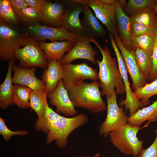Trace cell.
<instances>
[{
    "label": "cell",
    "instance_id": "1",
    "mask_svg": "<svg viewBox=\"0 0 157 157\" xmlns=\"http://www.w3.org/2000/svg\"><path fill=\"white\" fill-rule=\"evenodd\" d=\"M90 40L97 47L102 56L101 61L96 60L99 68L98 80L102 89L101 96H111L115 93L117 95L123 94L126 92L125 87L117 60L112 57L108 47L102 48L96 39L90 38Z\"/></svg>",
    "mask_w": 157,
    "mask_h": 157
},
{
    "label": "cell",
    "instance_id": "2",
    "mask_svg": "<svg viewBox=\"0 0 157 157\" xmlns=\"http://www.w3.org/2000/svg\"><path fill=\"white\" fill-rule=\"evenodd\" d=\"M97 81L88 83L83 81L76 85L65 87L75 107L83 108L94 113L106 110L107 106L103 100Z\"/></svg>",
    "mask_w": 157,
    "mask_h": 157
},
{
    "label": "cell",
    "instance_id": "3",
    "mask_svg": "<svg viewBox=\"0 0 157 157\" xmlns=\"http://www.w3.org/2000/svg\"><path fill=\"white\" fill-rule=\"evenodd\" d=\"M30 36L0 19V58L4 61L16 60L14 53L24 46Z\"/></svg>",
    "mask_w": 157,
    "mask_h": 157
},
{
    "label": "cell",
    "instance_id": "4",
    "mask_svg": "<svg viewBox=\"0 0 157 157\" xmlns=\"http://www.w3.org/2000/svg\"><path fill=\"white\" fill-rule=\"evenodd\" d=\"M141 129L127 124L109 133L110 141L122 153L134 157L143 149L144 140H140L137 136Z\"/></svg>",
    "mask_w": 157,
    "mask_h": 157
},
{
    "label": "cell",
    "instance_id": "5",
    "mask_svg": "<svg viewBox=\"0 0 157 157\" xmlns=\"http://www.w3.org/2000/svg\"><path fill=\"white\" fill-rule=\"evenodd\" d=\"M88 116L83 113L71 117L61 116L51 126L48 133L46 143L55 140L57 146L64 148L67 144V138L74 130L87 124Z\"/></svg>",
    "mask_w": 157,
    "mask_h": 157
},
{
    "label": "cell",
    "instance_id": "6",
    "mask_svg": "<svg viewBox=\"0 0 157 157\" xmlns=\"http://www.w3.org/2000/svg\"><path fill=\"white\" fill-rule=\"evenodd\" d=\"M14 55L21 67H47L48 62L44 52L40 47L39 42L31 36L24 46L15 51Z\"/></svg>",
    "mask_w": 157,
    "mask_h": 157
},
{
    "label": "cell",
    "instance_id": "7",
    "mask_svg": "<svg viewBox=\"0 0 157 157\" xmlns=\"http://www.w3.org/2000/svg\"><path fill=\"white\" fill-rule=\"evenodd\" d=\"M26 24L25 32L39 42L48 40L51 42L69 40L76 43L78 39L77 36L62 27H53L38 23Z\"/></svg>",
    "mask_w": 157,
    "mask_h": 157
},
{
    "label": "cell",
    "instance_id": "8",
    "mask_svg": "<svg viewBox=\"0 0 157 157\" xmlns=\"http://www.w3.org/2000/svg\"><path fill=\"white\" fill-rule=\"evenodd\" d=\"M107 113L104 121L100 125L99 132L100 135L106 137L111 131L118 129L128 124L129 117L119 107L117 101V94L106 96Z\"/></svg>",
    "mask_w": 157,
    "mask_h": 157
},
{
    "label": "cell",
    "instance_id": "9",
    "mask_svg": "<svg viewBox=\"0 0 157 157\" xmlns=\"http://www.w3.org/2000/svg\"><path fill=\"white\" fill-rule=\"evenodd\" d=\"M109 37L112 46L114 50L117 58L118 68L124 83L126 93L125 99L122 100L119 105L124 106L126 109L129 110V116L136 112L140 108H143L141 101L136 97L130 86L129 81L128 72L126 65L115 42L113 36L109 33Z\"/></svg>",
    "mask_w": 157,
    "mask_h": 157
},
{
    "label": "cell",
    "instance_id": "10",
    "mask_svg": "<svg viewBox=\"0 0 157 157\" xmlns=\"http://www.w3.org/2000/svg\"><path fill=\"white\" fill-rule=\"evenodd\" d=\"M64 87L78 84L86 79H98V72L86 62L76 64H62Z\"/></svg>",
    "mask_w": 157,
    "mask_h": 157
},
{
    "label": "cell",
    "instance_id": "11",
    "mask_svg": "<svg viewBox=\"0 0 157 157\" xmlns=\"http://www.w3.org/2000/svg\"><path fill=\"white\" fill-rule=\"evenodd\" d=\"M114 37L118 48L120 50L127 72L132 80V89L135 91L143 87L147 83V80L138 67L135 58L134 49L129 50L125 48L118 35Z\"/></svg>",
    "mask_w": 157,
    "mask_h": 157
},
{
    "label": "cell",
    "instance_id": "12",
    "mask_svg": "<svg viewBox=\"0 0 157 157\" xmlns=\"http://www.w3.org/2000/svg\"><path fill=\"white\" fill-rule=\"evenodd\" d=\"M90 38L86 34L78 36L74 45L64 55L60 62L61 64H68L75 60L84 59L96 64L95 56L98 53L92 47Z\"/></svg>",
    "mask_w": 157,
    "mask_h": 157
},
{
    "label": "cell",
    "instance_id": "13",
    "mask_svg": "<svg viewBox=\"0 0 157 157\" xmlns=\"http://www.w3.org/2000/svg\"><path fill=\"white\" fill-rule=\"evenodd\" d=\"M83 11V5L69 1L61 20L60 27L78 37L86 34L81 24L79 15ZM87 35V34H86Z\"/></svg>",
    "mask_w": 157,
    "mask_h": 157
},
{
    "label": "cell",
    "instance_id": "14",
    "mask_svg": "<svg viewBox=\"0 0 157 157\" xmlns=\"http://www.w3.org/2000/svg\"><path fill=\"white\" fill-rule=\"evenodd\" d=\"M86 4L94 11L96 17L114 37L118 35L115 4L109 5L101 0H86Z\"/></svg>",
    "mask_w": 157,
    "mask_h": 157
},
{
    "label": "cell",
    "instance_id": "15",
    "mask_svg": "<svg viewBox=\"0 0 157 157\" xmlns=\"http://www.w3.org/2000/svg\"><path fill=\"white\" fill-rule=\"evenodd\" d=\"M47 96L51 105L56 107L57 113H61L68 117L76 115L77 112L64 86L62 79L53 91L47 94Z\"/></svg>",
    "mask_w": 157,
    "mask_h": 157
},
{
    "label": "cell",
    "instance_id": "16",
    "mask_svg": "<svg viewBox=\"0 0 157 157\" xmlns=\"http://www.w3.org/2000/svg\"><path fill=\"white\" fill-rule=\"evenodd\" d=\"M35 70L36 67L24 68L14 65L12 69L13 83L25 86L33 90H46L44 83L35 76Z\"/></svg>",
    "mask_w": 157,
    "mask_h": 157
},
{
    "label": "cell",
    "instance_id": "17",
    "mask_svg": "<svg viewBox=\"0 0 157 157\" xmlns=\"http://www.w3.org/2000/svg\"><path fill=\"white\" fill-rule=\"evenodd\" d=\"M115 6L118 35L125 48L132 50L133 48L131 30V20L125 13L119 0H116Z\"/></svg>",
    "mask_w": 157,
    "mask_h": 157
},
{
    "label": "cell",
    "instance_id": "18",
    "mask_svg": "<svg viewBox=\"0 0 157 157\" xmlns=\"http://www.w3.org/2000/svg\"><path fill=\"white\" fill-rule=\"evenodd\" d=\"M88 5H83V16L80 19L86 34L91 38H104L106 31Z\"/></svg>",
    "mask_w": 157,
    "mask_h": 157
},
{
    "label": "cell",
    "instance_id": "19",
    "mask_svg": "<svg viewBox=\"0 0 157 157\" xmlns=\"http://www.w3.org/2000/svg\"><path fill=\"white\" fill-rule=\"evenodd\" d=\"M66 6V4L45 0L41 9L42 22L49 26L60 27Z\"/></svg>",
    "mask_w": 157,
    "mask_h": 157
},
{
    "label": "cell",
    "instance_id": "20",
    "mask_svg": "<svg viewBox=\"0 0 157 157\" xmlns=\"http://www.w3.org/2000/svg\"><path fill=\"white\" fill-rule=\"evenodd\" d=\"M40 48L44 52L48 62L55 60L60 62L65 53L69 51L75 43L69 40H63L47 42H40Z\"/></svg>",
    "mask_w": 157,
    "mask_h": 157
},
{
    "label": "cell",
    "instance_id": "21",
    "mask_svg": "<svg viewBox=\"0 0 157 157\" xmlns=\"http://www.w3.org/2000/svg\"><path fill=\"white\" fill-rule=\"evenodd\" d=\"M63 76L62 64L55 60L48 62L47 67L44 69L42 76V80L46 85L47 94L56 88Z\"/></svg>",
    "mask_w": 157,
    "mask_h": 157
},
{
    "label": "cell",
    "instance_id": "22",
    "mask_svg": "<svg viewBox=\"0 0 157 157\" xmlns=\"http://www.w3.org/2000/svg\"><path fill=\"white\" fill-rule=\"evenodd\" d=\"M147 121L143 127H147L152 122L157 121V99L150 106L139 109L135 113L129 116L128 124L140 126Z\"/></svg>",
    "mask_w": 157,
    "mask_h": 157
},
{
    "label": "cell",
    "instance_id": "23",
    "mask_svg": "<svg viewBox=\"0 0 157 157\" xmlns=\"http://www.w3.org/2000/svg\"><path fill=\"white\" fill-rule=\"evenodd\" d=\"M14 62H8V67L6 76L0 87V107L6 109L12 104V97L13 90L12 76L13 67Z\"/></svg>",
    "mask_w": 157,
    "mask_h": 157
},
{
    "label": "cell",
    "instance_id": "24",
    "mask_svg": "<svg viewBox=\"0 0 157 157\" xmlns=\"http://www.w3.org/2000/svg\"><path fill=\"white\" fill-rule=\"evenodd\" d=\"M129 17L131 22L139 23L154 28L157 23L155 7L142 9L133 13Z\"/></svg>",
    "mask_w": 157,
    "mask_h": 157
},
{
    "label": "cell",
    "instance_id": "25",
    "mask_svg": "<svg viewBox=\"0 0 157 157\" xmlns=\"http://www.w3.org/2000/svg\"><path fill=\"white\" fill-rule=\"evenodd\" d=\"M47 99L46 90H33L31 93L29 107L36 113L38 119L42 118L44 113Z\"/></svg>",
    "mask_w": 157,
    "mask_h": 157
},
{
    "label": "cell",
    "instance_id": "26",
    "mask_svg": "<svg viewBox=\"0 0 157 157\" xmlns=\"http://www.w3.org/2000/svg\"><path fill=\"white\" fill-rule=\"evenodd\" d=\"M32 90L25 86L14 84L12 97L13 104L21 108L27 109L29 107L30 97Z\"/></svg>",
    "mask_w": 157,
    "mask_h": 157
},
{
    "label": "cell",
    "instance_id": "27",
    "mask_svg": "<svg viewBox=\"0 0 157 157\" xmlns=\"http://www.w3.org/2000/svg\"><path fill=\"white\" fill-rule=\"evenodd\" d=\"M61 116L50 107L47 102L43 116L42 118L38 119L36 122V130L47 133L53 124Z\"/></svg>",
    "mask_w": 157,
    "mask_h": 157
},
{
    "label": "cell",
    "instance_id": "28",
    "mask_svg": "<svg viewBox=\"0 0 157 157\" xmlns=\"http://www.w3.org/2000/svg\"><path fill=\"white\" fill-rule=\"evenodd\" d=\"M133 49L135 58L138 67L148 81L153 66L151 56L140 49Z\"/></svg>",
    "mask_w": 157,
    "mask_h": 157
},
{
    "label": "cell",
    "instance_id": "29",
    "mask_svg": "<svg viewBox=\"0 0 157 157\" xmlns=\"http://www.w3.org/2000/svg\"><path fill=\"white\" fill-rule=\"evenodd\" d=\"M134 92L143 107L147 106L150 104L149 98L157 95V78L150 83H147L143 87L136 89Z\"/></svg>",
    "mask_w": 157,
    "mask_h": 157
},
{
    "label": "cell",
    "instance_id": "30",
    "mask_svg": "<svg viewBox=\"0 0 157 157\" xmlns=\"http://www.w3.org/2000/svg\"><path fill=\"white\" fill-rule=\"evenodd\" d=\"M155 41V34L144 35L138 37H132L133 49L138 48L152 56Z\"/></svg>",
    "mask_w": 157,
    "mask_h": 157
},
{
    "label": "cell",
    "instance_id": "31",
    "mask_svg": "<svg viewBox=\"0 0 157 157\" xmlns=\"http://www.w3.org/2000/svg\"><path fill=\"white\" fill-rule=\"evenodd\" d=\"M16 15L19 21L26 24L42 22L41 11L29 6L24 8Z\"/></svg>",
    "mask_w": 157,
    "mask_h": 157
},
{
    "label": "cell",
    "instance_id": "32",
    "mask_svg": "<svg viewBox=\"0 0 157 157\" xmlns=\"http://www.w3.org/2000/svg\"><path fill=\"white\" fill-rule=\"evenodd\" d=\"M0 19L11 25L19 21L8 0H0Z\"/></svg>",
    "mask_w": 157,
    "mask_h": 157
},
{
    "label": "cell",
    "instance_id": "33",
    "mask_svg": "<svg viewBox=\"0 0 157 157\" xmlns=\"http://www.w3.org/2000/svg\"><path fill=\"white\" fill-rule=\"evenodd\" d=\"M157 0H129L126 3L124 11L129 16L142 9L149 7H155Z\"/></svg>",
    "mask_w": 157,
    "mask_h": 157
},
{
    "label": "cell",
    "instance_id": "34",
    "mask_svg": "<svg viewBox=\"0 0 157 157\" xmlns=\"http://www.w3.org/2000/svg\"><path fill=\"white\" fill-rule=\"evenodd\" d=\"M131 30L132 37H138L144 35H154L155 34V28L136 22H131Z\"/></svg>",
    "mask_w": 157,
    "mask_h": 157
},
{
    "label": "cell",
    "instance_id": "35",
    "mask_svg": "<svg viewBox=\"0 0 157 157\" xmlns=\"http://www.w3.org/2000/svg\"><path fill=\"white\" fill-rule=\"evenodd\" d=\"M0 133L4 139L8 141L10 138L14 135L24 136L28 134L27 131L25 130H19L12 131L7 126L4 119L0 118Z\"/></svg>",
    "mask_w": 157,
    "mask_h": 157
},
{
    "label": "cell",
    "instance_id": "36",
    "mask_svg": "<svg viewBox=\"0 0 157 157\" xmlns=\"http://www.w3.org/2000/svg\"><path fill=\"white\" fill-rule=\"evenodd\" d=\"M155 41L151 56L153 66L148 81L151 83L157 78V23L155 28Z\"/></svg>",
    "mask_w": 157,
    "mask_h": 157
},
{
    "label": "cell",
    "instance_id": "37",
    "mask_svg": "<svg viewBox=\"0 0 157 157\" xmlns=\"http://www.w3.org/2000/svg\"><path fill=\"white\" fill-rule=\"evenodd\" d=\"M154 131L156 136L154 142L148 148H143L134 157H157V129Z\"/></svg>",
    "mask_w": 157,
    "mask_h": 157
},
{
    "label": "cell",
    "instance_id": "38",
    "mask_svg": "<svg viewBox=\"0 0 157 157\" xmlns=\"http://www.w3.org/2000/svg\"><path fill=\"white\" fill-rule=\"evenodd\" d=\"M13 9L17 13L24 8L28 6L25 0H8Z\"/></svg>",
    "mask_w": 157,
    "mask_h": 157
},
{
    "label": "cell",
    "instance_id": "39",
    "mask_svg": "<svg viewBox=\"0 0 157 157\" xmlns=\"http://www.w3.org/2000/svg\"><path fill=\"white\" fill-rule=\"evenodd\" d=\"M28 6L33 8L40 10L41 9L45 0H25Z\"/></svg>",
    "mask_w": 157,
    "mask_h": 157
},
{
    "label": "cell",
    "instance_id": "40",
    "mask_svg": "<svg viewBox=\"0 0 157 157\" xmlns=\"http://www.w3.org/2000/svg\"><path fill=\"white\" fill-rule=\"evenodd\" d=\"M104 3L109 5L115 4L116 0H101Z\"/></svg>",
    "mask_w": 157,
    "mask_h": 157
},
{
    "label": "cell",
    "instance_id": "41",
    "mask_svg": "<svg viewBox=\"0 0 157 157\" xmlns=\"http://www.w3.org/2000/svg\"><path fill=\"white\" fill-rule=\"evenodd\" d=\"M78 157H85L84 156H79ZM93 157H100V154L99 153L96 154Z\"/></svg>",
    "mask_w": 157,
    "mask_h": 157
},
{
    "label": "cell",
    "instance_id": "42",
    "mask_svg": "<svg viewBox=\"0 0 157 157\" xmlns=\"http://www.w3.org/2000/svg\"><path fill=\"white\" fill-rule=\"evenodd\" d=\"M155 9L156 11V17H157V1L156 3V6L155 7Z\"/></svg>",
    "mask_w": 157,
    "mask_h": 157
}]
</instances>
